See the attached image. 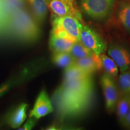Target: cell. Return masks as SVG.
I'll list each match as a JSON object with an SVG mask.
<instances>
[{
    "mask_svg": "<svg viewBox=\"0 0 130 130\" xmlns=\"http://www.w3.org/2000/svg\"><path fill=\"white\" fill-rule=\"evenodd\" d=\"M92 98L79 95L60 86L55 91L53 101L58 113L63 118L76 117L88 110Z\"/></svg>",
    "mask_w": 130,
    "mask_h": 130,
    "instance_id": "6da1fadb",
    "label": "cell"
},
{
    "mask_svg": "<svg viewBox=\"0 0 130 130\" xmlns=\"http://www.w3.org/2000/svg\"><path fill=\"white\" fill-rule=\"evenodd\" d=\"M12 32L13 40L24 43L36 41L40 36L38 22L25 8L14 16Z\"/></svg>",
    "mask_w": 130,
    "mask_h": 130,
    "instance_id": "7a4b0ae2",
    "label": "cell"
},
{
    "mask_svg": "<svg viewBox=\"0 0 130 130\" xmlns=\"http://www.w3.org/2000/svg\"><path fill=\"white\" fill-rule=\"evenodd\" d=\"M24 0H0V40H13L12 26L16 14L24 9Z\"/></svg>",
    "mask_w": 130,
    "mask_h": 130,
    "instance_id": "3957f363",
    "label": "cell"
},
{
    "mask_svg": "<svg viewBox=\"0 0 130 130\" xmlns=\"http://www.w3.org/2000/svg\"><path fill=\"white\" fill-rule=\"evenodd\" d=\"M51 33L68 39L73 42L80 40L83 25L79 19L72 16H55L52 22Z\"/></svg>",
    "mask_w": 130,
    "mask_h": 130,
    "instance_id": "277c9868",
    "label": "cell"
},
{
    "mask_svg": "<svg viewBox=\"0 0 130 130\" xmlns=\"http://www.w3.org/2000/svg\"><path fill=\"white\" fill-rule=\"evenodd\" d=\"M115 0H81V6L86 14L96 19L104 18L113 7Z\"/></svg>",
    "mask_w": 130,
    "mask_h": 130,
    "instance_id": "5b68a950",
    "label": "cell"
},
{
    "mask_svg": "<svg viewBox=\"0 0 130 130\" xmlns=\"http://www.w3.org/2000/svg\"><path fill=\"white\" fill-rule=\"evenodd\" d=\"M80 41L93 53L100 55L104 53L107 45L102 38L95 30L83 26L80 35Z\"/></svg>",
    "mask_w": 130,
    "mask_h": 130,
    "instance_id": "8992f818",
    "label": "cell"
},
{
    "mask_svg": "<svg viewBox=\"0 0 130 130\" xmlns=\"http://www.w3.org/2000/svg\"><path fill=\"white\" fill-rule=\"evenodd\" d=\"M66 90L86 97H92L93 82L92 78H79L70 79H63L61 85Z\"/></svg>",
    "mask_w": 130,
    "mask_h": 130,
    "instance_id": "52a82bcc",
    "label": "cell"
},
{
    "mask_svg": "<svg viewBox=\"0 0 130 130\" xmlns=\"http://www.w3.org/2000/svg\"><path fill=\"white\" fill-rule=\"evenodd\" d=\"M101 84L104 96L105 107L108 111H113L118 100V90L115 83L111 76L106 73L102 76Z\"/></svg>",
    "mask_w": 130,
    "mask_h": 130,
    "instance_id": "ba28073f",
    "label": "cell"
},
{
    "mask_svg": "<svg viewBox=\"0 0 130 130\" xmlns=\"http://www.w3.org/2000/svg\"><path fill=\"white\" fill-rule=\"evenodd\" d=\"M54 111V107L45 89H42L39 94L34 105L30 112L29 117L39 119Z\"/></svg>",
    "mask_w": 130,
    "mask_h": 130,
    "instance_id": "9c48e42d",
    "label": "cell"
},
{
    "mask_svg": "<svg viewBox=\"0 0 130 130\" xmlns=\"http://www.w3.org/2000/svg\"><path fill=\"white\" fill-rule=\"evenodd\" d=\"M108 54L118 65L121 72L130 68V53L124 47L120 45L111 46L108 50Z\"/></svg>",
    "mask_w": 130,
    "mask_h": 130,
    "instance_id": "30bf717a",
    "label": "cell"
},
{
    "mask_svg": "<svg viewBox=\"0 0 130 130\" xmlns=\"http://www.w3.org/2000/svg\"><path fill=\"white\" fill-rule=\"evenodd\" d=\"M48 7L57 16H72L78 19L81 14L74 7V4L63 0H46Z\"/></svg>",
    "mask_w": 130,
    "mask_h": 130,
    "instance_id": "8fae6325",
    "label": "cell"
},
{
    "mask_svg": "<svg viewBox=\"0 0 130 130\" xmlns=\"http://www.w3.org/2000/svg\"><path fill=\"white\" fill-rule=\"evenodd\" d=\"M75 64L90 74H92L98 70L102 69L100 55L95 53L85 57L76 59Z\"/></svg>",
    "mask_w": 130,
    "mask_h": 130,
    "instance_id": "7c38bea8",
    "label": "cell"
},
{
    "mask_svg": "<svg viewBox=\"0 0 130 130\" xmlns=\"http://www.w3.org/2000/svg\"><path fill=\"white\" fill-rule=\"evenodd\" d=\"M74 42L51 33L50 37L49 45L54 53L67 52L69 53Z\"/></svg>",
    "mask_w": 130,
    "mask_h": 130,
    "instance_id": "4fadbf2b",
    "label": "cell"
},
{
    "mask_svg": "<svg viewBox=\"0 0 130 130\" xmlns=\"http://www.w3.org/2000/svg\"><path fill=\"white\" fill-rule=\"evenodd\" d=\"M28 104L23 103L19 105L10 115L8 123L13 128H18L23 124L27 118V110Z\"/></svg>",
    "mask_w": 130,
    "mask_h": 130,
    "instance_id": "5bb4252c",
    "label": "cell"
},
{
    "mask_svg": "<svg viewBox=\"0 0 130 130\" xmlns=\"http://www.w3.org/2000/svg\"><path fill=\"white\" fill-rule=\"evenodd\" d=\"M30 4L35 18L37 22H41L46 18L48 13L46 0H27Z\"/></svg>",
    "mask_w": 130,
    "mask_h": 130,
    "instance_id": "9a60e30c",
    "label": "cell"
},
{
    "mask_svg": "<svg viewBox=\"0 0 130 130\" xmlns=\"http://www.w3.org/2000/svg\"><path fill=\"white\" fill-rule=\"evenodd\" d=\"M75 58L67 52L61 53H54L53 61L58 66L63 68L64 69L74 64L75 61Z\"/></svg>",
    "mask_w": 130,
    "mask_h": 130,
    "instance_id": "2e32d148",
    "label": "cell"
},
{
    "mask_svg": "<svg viewBox=\"0 0 130 130\" xmlns=\"http://www.w3.org/2000/svg\"><path fill=\"white\" fill-rule=\"evenodd\" d=\"M130 102V95L129 94L126 93L123 95L117 102V111L118 116L120 121L122 123H124L125 119L127 116V114L129 110Z\"/></svg>",
    "mask_w": 130,
    "mask_h": 130,
    "instance_id": "e0dca14e",
    "label": "cell"
},
{
    "mask_svg": "<svg viewBox=\"0 0 130 130\" xmlns=\"http://www.w3.org/2000/svg\"><path fill=\"white\" fill-rule=\"evenodd\" d=\"M91 75L92 74L86 72L82 68L79 67L74 63V64L65 69L64 72V79L90 77Z\"/></svg>",
    "mask_w": 130,
    "mask_h": 130,
    "instance_id": "ac0fdd59",
    "label": "cell"
},
{
    "mask_svg": "<svg viewBox=\"0 0 130 130\" xmlns=\"http://www.w3.org/2000/svg\"><path fill=\"white\" fill-rule=\"evenodd\" d=\"M102 62V68L105 70L107 74L111 77H116L119 72V68L115 61L110 56H106L104 54H100Z\"/></svg>",
    "mask_w": 130,
    "mask_h": 130,
    "instance_id": "d6986e66",
    "label": "cell"
},
{
    "mask_svg": "<svg viewBox=\"0 0 130 130\" xmlns=\"http://www.w3.org/2000/svg\"><path fill=\"white\" fill-rule=\"evenodd\" d=\"M69 53L75 59L85 57L93 53L89 49L84 46L80 40L74 42Z\"/></svg>",
    "mask_w": 130,
    "mask_h": 130,
    "instance_id": "ffe728a7",
    "label": "cell"
},
{
    "mask_svg": "<svg viewBox=\"0 0 130 130\" xmlns=\"http://www.w3.org/2000/svg\"><path fill=\"white\" fill-rule=\"evenodd\" d=\"M119 19L126 30L130 32V3L122 6L119 12Z\"/></svg>",
    "mask_w": 130,
    "mask_h": 130,
    "instance_id": "44dd1931",
    "label": "cell"
},
{
    "mask_svg": "<svg viewBox=\"0 0 130 130\" xmlns=\"http://www.w3.org/2000/svg\"><path fill=\"white\" fill-rule=\"evenodd\" d=\"M119 84L123 92L130 94V71L121 72L119 77Z\"/></svg>",
    "mask_w": 130,
    "mask_h": 130,
    "instance_id": "7402d4cb",
    "label": "cell"
},
{
    "mask_svg": "<svg viewBox=\"0 0 130 130\" xmlns=\"http://www.w3.org/2000/svg\"><path fill=\"white\" fill-rule=\"evenodd\" d=\"M36 119L32 118V117H30L29 119L27 121L25 124L22 126H21L18 128V129L21 130H29L31 129L32 128L35 126L36 122Z\"/></svg>",
    "mask_w": 130,
    "mask_h": 130,
    "instance_id": "603a6c76",
    "label": "cell"
},
{
    "mask_svg": "<svg viewBox=\"0 0 130 130\" xmlns=\"http://www.w3.org/2000/svg\"><path fill=\"white\" fill-rule=\"evenodd\" d=\"M14 83L13 82V81H9L8 83H6L0 86V98L4 94H5V93H6L12 87Z\"/></svg>",
    "mask_w": 130,
    "mask_h": 130,
    "instance_id": "cb8c5ba5",
    "label": "cell"
},
{
    "mask_svg": "<svg viewBox=\"0 0 130 130\" xmlns=\"http://www.w3.org/2000/svg\"><path fill=\"white\" fill-rule=\"evenodd\" d=\"M123 124L125 125L126 126L128 127H130V102H129V110H128V112L127 114V116L125 119V121Z\"/></svg>",
    "mask_w": 130,
    "mask_h": 130,
    "instance_id": "d4e9b609",
    "label": "cell"
},
{
    "mask_svg": "<svg viewBox=\"0 0 130 130\" xmlns=\"http://www.w3.org/2000/svg\"><path fill=\"white\" fill-rule=\"evenodd\" d=\"M63 1H66V2L74 4V0H63Z\"/></svg>",
    "mask_w": 130,
    "mask_h": 130,
    "instance_id": "484cf974",
    "label": "cell"
}]
</instances>
